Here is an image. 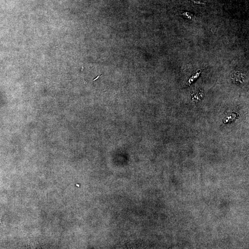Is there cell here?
<instances>
[{"label":"cell","mask_w":249,"mask_h":249,"mask_svg":"<svg viewBox=\"0 0 249 249\" xmlns=\"http://www.w3.org/2000/svg\"><path fill=\"white\" fill-rule=\"evenodd\" d=\"M200 73H201V71L200 70L198 71L197 72L196 74H195L193 76H192L191 78H190V79H189V80L188 82L189 83V84H191L192 82H193L194 80L196 79L197 78H198V76H199L200 75Z\"/></svg>","instance_id":"6da1fadb"}]
</instances>
